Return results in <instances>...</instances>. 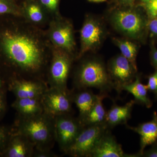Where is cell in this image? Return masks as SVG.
I'll list each match as a JSON object with an SVG mask.
<instances>
[{
	"mask_svg": "<svg viewBox=\"0 0 157 157\" xmlns=\"http://www.w3.org/2000/svg\"><path fill=\"white\" fill-rule=\"evenodd\" d=\"M2 44L11 64L24 73H37L45 64L42 45L29 34L6 31L2 36Z\"/></svg>",
	"mask_w": 157,
	"mask_h": 157,
	"instance_id": "obj_1",
	"label": "cell"
},
{
	"mask_svg": "<svg viewBox=\"0 0 157 157\" xmlns=\"http://www.w3.org/2000/svg\"><path fill=\"white\" fill-rule=\"evenodd\" d=\"M14 130L27 137L38 149L50 150L55 140L54 118L44 112L32 116H19Z\"/></svg>",
	"mask_w": 157,
	"mask_h": 157,
	"instance_id": "obj_2",
	"label": "cell"
},
{
	"mask_svg": "<svg viewBox=\"0 0 157 157\" xmlns=\"http://www.w3.org/2000/svg\"><path fill=\"white\" fill-rule=\"evenodd\" d=\"M114 28L130 39L143 41L148 32V21L138 9L133 7H119L110 14Z\"/></svg>",
	"mask_w": 157,
	"mask_h": 157,
	"instance_id": "obj_3",
	"label": "cell"
},
{
	"mask_svg": "<svg viewBox=\"0 0 157 157\" xmlns=\"http://www.w3.org/2000/svg\"><path fill=\"white\" fill-rule=\"evenodd\" d=\"M75 84L79 90L95 88L101 93L107 94L114 86L104 63L98 59L89 60L82 64L75 78Z\"/></svg>",
	"mask_w": 157,
	"mask_h": 157,
	"instance_id": "obj_4",
	"label": "cell"
},
{
	"mask_svg": "<svg viewBox=\"0 0 157 157\" xmlns=\"http://www.w3.org/2000/svg\"><path fill=\"white\" fill-rule=\"evenodd\" d=\"M109 129L106 123L83 127L67 154L73 157H90L100 137Z\"/></svg>",
	"mask_w": 157,
	"mask_h": 157,
	"instance_id": "obj_5",
	"label": "cell"
},
{
	"mask_svg": "<svg viewBox=\"0 0 157 157\" xmlns=\"http://www.w3.org/2000/svg\"><path fill=\"white\" fill-rule=\"evenodd\" d=\"M54 125L55 140L62 151L67 154L84 126L79 119L70 114L56 117Z\"/></svg>",
	"mask_w": 157,
	"mask_h": 157,
	"instance_id": "obj_6",
	"label": "cell"
},
{
	"mask_svg": "<svg viewBox=\"0 0 157 157\" xmlns=\"http://www.w3.org/2000/svg\"><path fill=\"white\" fill-rule=\"evenodd\" d=\"M44 112L54 118L70 114L72 110L73 95L67 90L50 88L42 98Z\"/></svg>",
	"mask_w": 157,
	"mask_h": 157,
	"instance_id": "obj_7",
	"label": "cell"
},
{
	"mask_svg": "<svg viewBox=\"0 0 157 157\" xmlns=\"http://www.w3.org/2000/svg\"><path fill=\"white\" fill-rule=\"evenodd\" d=\"M107 70L114 89L118 93L123 90L124 86L134 81L137 72L131 62L122 55L113 58L109 61Z\"/></svg>",
	"mask_w": 157,
	"mask_h": 157,
	"instance_id": "obj_8",
	"label": "cell"
},
{
	"mask_svg": "<svg viewBox=\"0 0 157 157\" xmlns=\"http://www.w3.org/2000/svg\"><path fill=\"white\" fill-rule=\"evenodd\" d=\"M54 51L49 70L50 87L67 90L72 58L70 55L56 48Z\"/></svg>",
	"mask_w": 157,
	"mask_h": 157,
	"instance_id": "obj_9",
	"label": "cell"
},
{
	"mask_svg": "<svg viewBox=\"0 0 157 157\" xmlns=\"http://www.w3.org/2000/svg\"><path fill=\"white\" fill-rule=\"evenodd\" d=\"M105 36L104 27L98 19L91 17L85 20L80 31L81 48L78 57L101 45Z\"/></svg>",
	"mask_w": 157,
	"mask_h": 157,
	"instance_id": "obj_10",
	"label": "cell"
},
{
	"mask_svg": "<svg viewBox=\"0 0 157 157\" xmlns=\"http://www.w3.org/2000/svg\"><path fill=\"white\" fill-rule=\"evenodd\" d=\"M49 36L56 48L71 54L76 47L73 27L69 21L59 19L51 25Z\"/></svg>",
	"mask_w": 157,
	"mask_h": 157,
	"instance_id": "obj_11",
	"label": "cell"
},
{
	"mask_svg": "<svg viewBox=\"0 0 157 157\" xmlns=\"http://www.w3.org/2000/svg\"><path fill=\"white\" fill-rule=\"evenodd\" d=\"M125 154L121 145L118 143L115 137L107 130L100 137L93 148L90 157H131Z\"/></svg>",
	"mask_w": 157,
	"mask_h": 157,
	"instance_id": "obj_12",
	"label": "cell"
},
{
	"mask_svg": "<svg viewBox=\"0 0 157 157\" xmlns=\"http://www.w3.org/2000/svg\"><path fill=\"white\" fill-rule=\"evenodd\" d=\"M8 89L16 98H41L47 88L45 84L39 82L15 79L9 83Z\"/></svg>",
	"mask_w": 157,
	"mask_h": 157,
	"instance_id": "obj_13",
	"label": "cell"
},
{
	"mask_svg": "<svg viewBox=\"0 0 157 157\" xmlns=\"http://www.w3.org/2000/svg\"><path fill=\"white\" fill-rule=\"evenodd\" d=\"M127 128L136 132L140 136V149L137 154L141 157L147 146L151 145L157 141V113H153L151 120L139 124L136 127L127 125Z\"/></svg>",
	"mask_w": 157,
	"mask_h": 157,
	"instance_id": "obj_14",
	"label": "cell"
},
{
	"mask_svg": "<svg viewBox=\"0 0 157 157\" xmlns=\"http://www.w3.org/2000/svg\"><path fill=\"white\" fill-rule=\"evenodd\" d=\"M33 144L23 135L14 132L2 157H29L33 155Z\"/></svg>",
	"mask_w": 157,
	"mask_h": 157,
	"instance_id": "obj_15",
	"label": "cell"
},
{
	"mask_svg": "<svg viewBox=\"0 0 157 157\" xmlns=\"http://www.w3.org/2000/svg\"><path fill=\"white\" fill-rule=\"evenodd\" d=\"M135 100H132L123 106L114 104L107 111L106 123L109 129L119 124H127L131 118L132 109L135 104Z\"/></svg>",
	"mask_w": 157,
	"mask_h": 157,
	"instance_id": "obj_16",
	"label": "cell"
},
{
	"mask_svg": "<svg viewBox=\"0 0 157 157\" xmlns=\"http://www.w3.org/2000/svg\"><path fill=\"white\" fill-rule=\"evenodd\" d=\"M12 107L21 116H32L44 112L42 98H16Z\"/></svg>",
	"mask_w": 157,
	"mask_h": 157,
	"instance_id": "obj_17",
	"label": "cell"
},
{
	"mask_svg": "<svg viewBox=\"0 0 157 157\" xmlns=\"http://www.w3.org/2000/svg\"><path fill=\"white\" fill-rule=\"evenodd\" d=\"M140 78V76L137 75L135 80L124 86L123 90L126 91L133 95L136 104H140L147 108H151L153 102L149 97L147 86L141 82Z\"/></svg>",
	"mask_w": 157,
	"mask_h": 157,
	"instance_id": "obj_18",
	"label": "cell"
},
{
	"mask_svg": "<svg viewBox=\"0 0 157 157\" xmlns=\"http://www.w3.org/2000/svg\"><path fill=\"white\" fill-rule=\"evenodd\" d=\"M107 96V94L104 93H100L97 95V101L92 109L84 118L80 121L83 126L106 123L107 112L104 108L102 101Z\"/></svg>",
	"mask_w": 157,
	"mask_h": 157,
	"instance_id": "obj_19",
	"label": "cell"
},
{
	"mask_svg": "<svg viewBox=\"0 0 157 157\" xmlns=\"http://www.w3.org/2000/svg\"><path fill=\"white\" fill-rule=\"evenodd\" d=\"M97 95L90 90H81L73 95V102L76 104L79 111V120L81 121L89 113L95 104Z\"/></svg>",
	"mask_w": 157,
	"mask_h": 157,
	"instance_id": "obj_20",
	"label": "cell"
},
{
	"mask_svg": "<svg viewBox=\"0 0 157 157\" xmlns=\"http://www.w3.org/2000/svg\"><path fill=\"white\" fill-rule=\"evenodd\" d=\"M115 45L120 49L121 55L131 62L134 68L137 70L136 58L138 46L134 42L127 40L114 38L113 39Z\"/></svg>",
	"mask_w": 157,
	"mask_h": 157,
	"instance_id": "obj_21",
	"label": "cell"
},
{
	"mask_svg": "<svg viewBox=\"0 0 157 157\" xmlns=\"http://www.w3.org/2000/svg\"><path fill=\"white\" fill-rule=\"evenodd\" d=\"M25 15L32 22L39 23L44 19V14L40 6L36 3H31L26 7Z\"/></svg>",
	"mask_w": 157,
	"mask_h": 157,
	"instance_id": "obj_22",
	"label": "cell"
},
{
	"mask_svg": "<svg viewBox=\"0 0 157 157\" xmlns=\"http://www.w3.org/2000/svg\"><path fill=\"white\" fill-rule=\"evenodd\" d=\"M13 133L12 128L0 125V156H2Z\"/></svg>",
	"mask_w": 157,
	"mask_h": 157,
	"instance_id": "obj_23",
	"label": "cell"
},
{
	"mask_svg": "<svg viewBox=\"0 0 157 157\" xmlns=\"http://www.w3.org/2000/svg\"><path fill=\"white\" fill-rule=\"evenodd\" d=\"M140 6L146 12L148 20L157 18V0H150L146 2L141 3Z\"/></svg>",
	"mask_w": 157,
	"mask_h": 157,
	"instance_id": "obj_24",
	"label": "cell"
},
{
	"mask_svg": "<svg viewBox=\"0 0 157 157\" xmlns=\"http://www.w3.org/2000/svg\"><path fill=\"white\" fill-rule=\"evenodd\" d=\"M147 79V89L153 94L155 100L157 101V69H155L154 73L148 76Z\"/></svg>",
	"mask_w": 157,
	"mask_h": 157,
	"instance_id": "obj_25",
	"label": "cell"
},
{
	"mask_svg": "<svg viewBox=\"0 0 157 157\" xmlns=\"http://www.w3.org/2000/svg\"><path fill=\"white\" fill-rule=\"evenodd\" d=\"M11 14L19 15V12L5 0H0V14Z\"/></svg>",
	"mask_w": 157,
	"mask_h": 157,
	"instance_id": "obj_26",
	"label": "cell"
},
{
	"mask_svg": "<svg viewBox=\"0 0 157 157\" xmlns=\"http://www.w3.org/2000/svg\"><path fill=\"white\" fill-rule=\"evenodd\" d=\"M6 89L0 88V120L6 113L7 108Z\"/></svg>",
	"mask_w": 157,
	"mask_h": 157,
	"instance_id": "obj_27",
	"label": "cell"
},
{
	"mask_svg": "<svg viewBox=\"0 0 157 157\" xmlns=\"http://www.w3.org/2000/svg\"><path fill=\"white\" fill-rule=\"evenodd\" d=\"M147 28L150 37H157V18L149 20Z\"/></svg>",
	"mask_w": 157,
	"mask_h": 157,
	"instance_id": "obj_28",
	"label": "cell"
},
{
	"mask_svg": "<svg viewBox=\"0 0 157 157\" xmlns=\"http://www.w3.org/2000/svg\"><path fill=\"white\" fill-rule=\"evenodd\" d=\"M40 2L46 8L50 11H54L57 8L59 0H40Z\"/></svg>",
	"mask_w": 157,
	"mask_h": 157,
	"instance_id": "obj_29",
	"label": "cell"
},
{
	"mask_svg": "<svg viewBox=\"0 0 157 157\" xmlns=\"http://www.w3.org/2000/svg\"><path fill=\"white\" fill-rule=\"evenodd\" d=\"M54 155L50 151V150L38 149L35 148L34 157H53Z\"/></svg>",
	"mask_w": 157,
	"mask_h": 157,
	"instance_id": "obj_30",
	"label": "cell"
},
{
	"mask_svg": "<svg viewBox=\"0 0 157 157\" xmlns=\"http://www.w3.org/2000/svg\"><path fill=\"white\" fill-rule=\"evenodd\" d=\"M141 157H157V141L151 145L149 149L144 151Z\"/></svg>",
	"mask_w": 157,
	"mask_h": 157,
	"instance_id": "obj_31",
	"label": "cell"
},
{
	"mask_svg": "<svg viewBox=\"0 0 157 157\" xmlns=\"http://www.w3.org/2000/svg\"><path fill=\"white\" fill-rule=\"evenodd\" d=\"M151 61L152 65L154 67L155 69H157V49L154 45L151 46Z\"/></svg>",
	"mask_w": 157,
	"mask_h": 157,
	"instance_id": "obj_32",
	"label": "cell"
},
{
	"mask_svg": "<svg viewBox=\"0 0 157 157\" xmlns=\"http://www.w3.org/2000/svg\"><path fill=\"white\" fill-rule=\"evenodd\" d=\"M118 7H133L136 0H115Z\"/></svg>",
	"mask_w": 157,
	"mask_h": 157,
	"instance_id": "obj_33",
	"label": "cell"
},
{
	"mask_svg": "<svg viewBox=\"0 0 157 157\" xmlns=\"http://www.w3.org/2000/svg\"><path fill=\"white\" fill-rule=\"evenodd\" d=\"M88 1L92 2H105L106 0H88Z\"/></svg>",
	"mask_w": 157,
	"mask_h": 157,
	"instance_id": "obj_34",
	"label": "cell"
},
{
	"mask_svg": "<svg viewBox=\"0 0 157 157\" xmlns=\"http://www.w3.org/2000/svg\"><path fill=\"white\" fill-rule=\"evenodd\" d=\"M150 1V0H140V2H141V3H143L144 2H147V1Z\"/></svg>",
	"mask_w": 157,
	"mask_h": 157,
	"instance_id": "obj_35",
	"label": "cell"
},
{
	"mask_svg": "<svg viewBox=\"0 0 157 157\" xmlns=\"http://www.w3.org/2000/svg\"><path fill=\"white\" fill-rule=\"evenodd\" d=\"M2 87V82H1V80H0V88Z\"/></svg>",
	"mask_w": 157,
	"mask_h": 157,
	"instance_id": "obj_36",
	"label": "cell"
}]
</instances>
